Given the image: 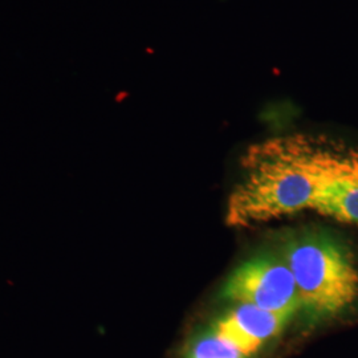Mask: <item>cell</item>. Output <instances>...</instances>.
<instances>
[{
	"label": "cell",
	"mask_w": 358,
	"mask_h": 358,
	"mask_svg": "<svg viewBox=\"0 0 358 358\" xmlns=\"http://www.w3.org/2000/svg\"><path fill=\"white\" fill-rule=\"evenodd\" d=\"M348 152L304 134L271 138L251 146L231 192L226 223L247 227L315 210L345 165Z\"/></svg>",
	"instance_id": "1"
},
{
	"label": "cell",
	"mask_w": 358,
	"mask_h": 358,
	"mask_svg": "<svg viewBox=\"0 0 358 358\" xmlns=\"http://www.w3.org/2000/svg\"><path fill=\"white\" fill-rule=\"evenodd\" d=\"M282 259L292 271L301 308L313 317H332L358 296V272L345 247L325 234L289 239Z\"/></svg>",
	"instance_id": "2"
},
{
	"label": "cell",
	"mask_w": 358,
	"mask_h": 358,
	"mask_svg": "<svg viewBox=\"0 0 358 358\" xmlns=\"http://www.w3.org/2000/svg\"><path fill=\"white\" fill-rule=\"evenodd\" d=\"M224 296L288 319L301 308L292 271L278 256L254 257L235 269L224 285Z\"/></svg>",
	"instance_id": "3"
},
{
	"label": "cell",
	"mask_w": 358,
	"mask_h": 358,
	"mask_svg": "<svg viewBox=\"0 0 358 358\" xmlns=\"http://www.w3.org/2000/svg\"><path fill=\"white\" fill-rule=\"evenodd\" d=\"M288 320V317L256 306L239 304L217 321L214 331L227 338L247 357L273 338Z\"/></svg>",
	"instance_id": "4"
},
{
	"label": "cell",
	"mask_w": 358,
	"mask_h": 358,
	"mask_svg": "<svg viewBox=\"0 0 358 358\" xmlns=\"http://www.w3.org/2000/svg\"><path fill=\"white\" fill-rule=\"evenodd\" d=\"M315 211L338 222L358 226L357 152H348L341 173L322 194Z\"/></svg>",
	"instance_id": "5"
},
{
	"label": "cell",
	"mask_w": 358,
	"mask_h": 358,
	"mask_svg": "<svg viewBox=\"0 0 358 358\" xmlns=\"http://www.w3.org/2000/svg\"><path fill=\"white\" fill-rule=\"evenodd\" d=\"M189 358H245V356L227 338L214 331L195 343Z\"/></svg>",
	"instance_id": "6"
}]
</instances>
